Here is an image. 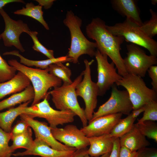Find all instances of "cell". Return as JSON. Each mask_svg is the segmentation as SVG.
<instances>
[{
  "mask_svg": "<svg viewBox=\"0 0 157 157\" xmlns=\"http://www.w3.org/2000/svg\"><path fill=\"white\" fill-rule=\"evenodd\" d=\"M105 22L99 17L93 18L86 27L88 37L94 40L97 49L109 57L114 64L118 74L123 76L127 74L124 60L120 53L121 45L124 40L122 36L114 35L106 28Z\"/></svg>",
  "mask_w": 157,
  "mask_h": 157,
  "instance_id": "obj_1",
  "label": "cell"
},
{
  "mask_svg": "<svg viewBox=\"0 0 157 157\" xmlns=\"http://www.w3.org/2000/svg\"><path fill=\"white\" fill-rule=\"evenodd\" d=\"M63 23L70 33L71 45L67 56L72 59V62L78 63L79 57L83 54L94 56L96 43L90 41L82 33L81 28L82 20L70 10L67 11Z\"/></svg>",
  "mask_w": 157,
  "mask_h": 157,
  "instance_id": "obj_2",
  "label": "cell"
},
{
  "mask_svg": "<svg viewBox=\"0 0 157 157\" xmlns=\"http://www.w3.org/2000/svg\"><path fill=\"white\" fill-rule=\"evenodd\" d=\"M8 64L18 71L25 75L31 82L34 92L35 97L31 106L35 105L44 99L49 92V89L62 85V81L50 74L48 69H42L26 66L16 59H11Z\"/></svg>",
  "mask_w": 157,
  "mask_h": 157,
  "instance_id": "obj_3",
  "label": "cell"
},
{
  "mask_svg": "<svg viewBox=\"0 0 157 157\" xmlns=\"http://www.w3.org/2000/svg\"><path fill=\"white\" fill-rule=\"evenodd\" d=\"M82 72L70 84H63L54 87L49 93L52 100L56 108L60 110H70L80 118L83 127L87 125V120L83 109L81 107L78 102L76 93L77 84L82 80Z\"/></svg>",
  "mask_w": 157,
  "mask_h": 157,
  "instance_id": "obj_4",
  "label": "cell"
},
{
  "mask_svg": "<svg viewBox=\"0 0 157 157\" xmlns=\"http://www.w3.org/2000/svg\"><path fill=\"white\" fill-rule=\"evenodd\" d=\"M136 24L126 18L122 22L113 26L106 25V28L112 35L122 36L124 40L147 49L150 55L157 56V42L144 33Z\"/></svg>",
  "mask_w": 157,
  "mask_h": 157,
  "instance_id": "obj_5",
  "label": "cell"
},
{
  "mask_svg": "<svg viewBox=\"0 0 157 157\" xmlns=\"http://www.w3.org/2000/svg\"><path fill=\"white\" fill-rule=\"evenodd\" d=\"M115 84L124 87L127 91L135 110L143 106L151 101H157V92L148 87L142 77L127 73Z\"/></svg>",
  "mask_w": 157,
  "mask_h": 157,
  "instance_id": "obj_6",
  "label": "cell"
},
{
  "mask_svg": "<svg viewBox=\"0 0 157 157\" xmlns=\"http://www.w3.org/2000/svg\"><path fill=\"white\" fill-rule=\"evenodd\" d=\"M49 94V92L42 101L26 107L24 113L33 118L39 117L45 119L51 128L73 122L74 117L76 116L75 113L70 110H57L53 109L48 101Z\"/></svg>",
  "mask_w": 157,
  "mask_h": 157,
  "instance_id": "obj_7",
  "label": "cell"
},
{
  "mask_svg": "<svg viewBox=\"0 0 157 157\" xmlns=\"http://www.w3.org/2000/svg\"><path fill=\"white\" fill-rule=\"evenodd\" d=\"M94 61H89L87 59L84 61L85 69L82 72L83 78L77 85L76 93L77 96L82 97L85 102L84 109L86 118L89 122L92 119L94 110L97 103V96L99 89L96 83L92 81L91 76V65Z\"/></svg>",
  "mask_w": 157,
  "mask_h": 157,
  "instance_id": "obj_8",
  "label": "cell"
},
{
  "mask_svg": "<svg viewBox=\"0 0 157 157\" xmlns=\"http://www.w3.org/2000/svg\"><path fill=\"white\" fill-rule=\"evenodd\" d=\"M126 46L127 56L123 60L127 73L144 77L149 68L157 64V56L147 55L143 49L135 44L131 43Z\"/></svg>",
  "mask_w": 157,
  "mask_h": 157,
  "instance_id": "obj_9",
  "label": "cell"
},
{
  "mask_svg": "<svg viewBox=\"0 0 157 157\" xmlns=\"http://www.w3.org/2000/svg\"><path fill=\"white\" fill-rule=\"evenodd\" d=\"M111 95L108 99L94 112L91 120L104 115L121 113L129 115L133 107L127 91L120 90L114 84L112 86Z\"/></svg>",
  "mask_w": 157,
  "mask_h": 157,
  "instance_id": "obj_10",
  "label": "cell"
},
{
  "mask_svg": "<svg viewBox=\"0 0 157 157\" xmlns=\"http://www.w3.org/2000/svg\"><path fill=\"white\" fill-rule=\"evenodd\" d=\"M94 56L97 63L99 95H104L122 76L116 72L114 63L108 62V56L101 53L97 49Z\"/></svg>",
  "mask_w": 157,
  "mask_h": 157,
  "instance_id": "obj_11",
  "label": "cell"
},
{
  "mask_svg": "<svg viewBox=\"0 0 157 157\" xmlns=\"http://www.w3.org/2000/svg\"><path fill=\"white\" fill-rule=\"evenodd\" d=\"M0 14L5 24V30L0 34L4 45L7 47L14 46L24 52L25 50L20 42L19 37L23 33L29 34L30 30L27 24L22 20L12 19L3 8L0 9Z\"/></svg>",
  "mask_w": 157,
  "mask_h": 157,
  "instance_id": "obj_12",
  "label": "cell"
},
{
  "mask_svg": "<svg viewBox=\"0 0 157 157\" xmlns=\"http://www.w3.org/2000/svg\"><path fill=\"white\" fill-rule=\"evenodd\" d=\"M51 129L54 138L68 147L79 149L89 145L88 138L75 125L69 124L63 128Z\"/></svg>",
  "mask_w": 157,
  "mask_h": 157,
  "instance_id": "obj_13",
  "label": "cell"
},
{
  "mask_svg": "<svg viewBox=\"0 0 157 157\" xmlns=\"http://www.w3.org/2000/svg\"><path fill=\"white\" fill-rule=\"evenodd\" d=\"M19 116L21 119L25 121L33 129L35 138L43 140L52 148L62 151L76 150L74 148L68 147L56 140L52 134L51 127L48 126L46 123L35 119L24 113Z\"/></svg>",
  "mask_w": 157,
  "mask_h": 157,
  "instance_id": "obj_14",
  "label": "cell"
},
{
  "mask_svg": "<svg viewBox=\"0 0 157 157\" xmlns=\"http://www.w3.org/2000/svg\"><path fill=\"white\" fill-rule=\"evenodd\" d=\"M122 115L119 113L98 117L89 122L88 125L80 130L88 138L109 134Z\"/></svg>",
  "mask_w": 157,
  "mask_h": 157,
  "instance_id": "obj_15",
  "label": "cell"
},
{
  "mask_svg": "<svg viewBox=\"0 0 157 157\" xmlns=\"http://www.w3.org/2000/svg\"><path fill=\"white\" fill-rule=\"evenodd\" d=\"M62 151L52 148L43 140L35 138L30 149L25 151L13 154L15 156L33 155L41 157H71L76 150Z\"/></svg>",
  "mask_w": 157,
  "mask_h": 157,
  "instance_id": "obj_16",
  "label": "cell"
},
{
  "mask_svg": "<svg viewBox=\"0 0 157 157\" xmlns=\"http://www.w3.org/2000/svg\"><path fill=\"white\" fill-rule=\"evenodd\" d=\"M121 147H124L132 152L147 147L151 144L134 124L130 130L119 138Z\"/></svg>",
  "mask_w": 157,
  "mask_h": 157,
  "instance_id": "obj_17",
  "label": "cell"
},
{
  "mask_svg": "<svg viewBox=\"0 0 157 157\" xmlns=\"http://www.w3.org/2000/svg\"><path fill=\"white\" fill-rule=\"evenodd\" d=\"M112 5L114 9L123 17L141 26L143 24L139 11L134 0H112Z\"/></svg>",
  "mask_w": 157,
  "mask_h": 157,
  "instance_id": "obj_18",
  "label": "cell"
},
{
  "mask_svg": "<svg viewBox=\"0 0 157 157\" xmlns=\"http://www.w3.org/2000/svg\"><path fill=\"white\" fill-rule=\"evenodd\" d=\"M88 138L90 146L87 153L90 156L98 157L111 152L115 138L110 137L109 134Z\"/></svg>",
  "mask_w": 157,
  "mask_h": 157,
  "instance_id": "obj_19",
  "label": "cell"
},
{
  "mask_svg": "<svg viewBox=\"0 0 157 157\" xmlns=\"http://www.w3.org/2000/svg\"><path fill=\"white\" fill-rule=\"evenodd\" d=\"M31 83L25 75L18 71L11 79L0 83V100L7 95L22 91L31 84Z\"/></svg>",
  "mask_w": 157,
  "mask_h": 157,
  "instance_id": "obj_20",
  "label": "cell"
},
{
  "mask_svg": "<svg viewBox=\"0 0 157 157\" xmlns=\"http://www.w3.org/2000/svg\"><path fill=\"white\" fill-rule=\"evenodd\" d=\"M3 55H12L18 57L20 59V63L28 67L34 66L42 69L48 68L49 66L51 64L60 62H72V59L68 57L67 55L53 59L40 60H31L26 58L19 54L18 51L13 50L7 51L3 53Z\"/></svg>",
  "mask_w": 157,
  "mask_h": 157,
  "instance_id": "obj_21",
  "label": "cell"
},
{
  "mask_svg": "<svg viewBox=\"0 0 157 157\" xmlns=\"http://www.w3.org/2000/svg\"><path fill=\"white\" fill-rule=\"evenodd\" d=\"M35 97L33 87L30 84L22 91L15 93L0 101V111L11 108L17 104L32 101Z\"/></svg>",
  "mask_w": 157,
  "mask_h": 157,
  "instance_id": "obj_22",
  "label": "cell"
},
{
  "mask_svg": "<svg viewBox=\"0 0 157 157\" xmlns=\"http://www.w3.org/2000/svg\"><path fill=\"white\" fill-rule=\"evenodd\" d=\"M31 102L22 104L17 107L0 113V128L5 132H10L13 122L18 116L24 113V109Z\"/></svg>",
  "mask_w": 157,
  "mask_h": 157,
  "instance_id": "obj_23",
  "label": "cell"
},
{
  "mask_svg": "<svg viewBox=\"0 0 157 157\" xmlns=\"http://www.w3.org/2000/svg\"><path fill=\"white\" fill-rule=\"evenodd\" d=\"M42 8V7L39 5H35L32 2L28 3L26 4L25 8L23 7L22 9L14 11V13L31 17L38 21L46 30H48L49 28L44 19Z\"/></svg>",
  "mask_w": 157,
  "mask_h": 157,
  "instance_id": "obj_24",
  "label": "cell"
},
{
  "mask_svg": "<svg viewBox=\"0 0 157 157\" xmlns=\"http://www.w3.org/2000/svg\"><path fill=\"white\" fill-rule=\"evenodd\" d=\"M11 140L13 143L10 146V148L13 153L15 150L19 148H23L26 150L29 149L34 143L31 128L29 126L25 132L12 135Z\"/></svg>",
  "mask_w": 157,
  "mask_h": 157,
  "instance_id": "obj_25",
  "label": "cell"
},
{
  "mask_svg": "<svg viewBox=\"0 0 157 157\" xmlns=\"http://www.w3.org/2000/svg\"><path fill=\"white\" fill-rule=\"evenodd\" d=\"M48 69L50 74L63 81V84L68 85L72 83L71 79V71L63 63L59 62L51 64L49 66Z\"/></svg>",
  "mask_w": 157,
  "mask_h": 157,
  "instance_id": "obj_26",
  "label": "cell"
},
{
  "mask_svg": "<svg viewBox=\"0 0 157 157\" xmlns=\"http://www.w3.org/2000/svg\"><path fill=\"white\" fill-rule=\"evenodd\" d=\"M136 119L133 117L131 113L126 117L121 118L109 134V136L111 138H120L130 130Z\"/></svg>",
  "mask_w": 157,
  "mask_h": 157,
  "instance_id": "obj_27",
  "label": "cell"
},
{
  "mask_svg": "<svg viewBox=\"0 0 157 157\" xmlns=\"http://www.w3.org/2000/svg\"><path fill=\"white\" fill-rule=\"evenodd\" d=\"M135 124L143 135L157 142V124L155 121L147 120Z\"/></svg>",
  "mask_w": 157,
  "mask_h": 157,
  "instance_id": "obj_28",
  "label": "cell"
},
{
  "mask_svg": "<svg viewBox=\"0 0 157 157\" xmlns=\"http://www.w3.org/2000/svg\"><path fill=\"white\" fill-rule=\"evenodd\" d=\"M151 17L149 20L143 23L140 26V29L151 38L157 34V13L150 9Z\"/></svg>",
  "mask_w": 157,
  "mask_h": 157,
  "instance_id": "obj_29",
  "label": "cell"
},
{
  "mask_svg": "<svg viewBox=\"0 0 157 157\" xmlns=\"http://www.w3.org/2000/svg\"><path fill=\"white\" fill-rule=\"evenodd\" d=\"M12 136L11 132H5L0 128V157H11L12 155L8 144Z\"/></svg>",
  "mask_w": 157,
  "mask_h": 157,
  "instance_id": "obj_30",
  "label": "cell"
},
{
  "mask_svg": "<svg viewBox=\"0 0 157 157\" xmlns=\"http://www.w3.org/2000/svg\"><path fill=\"white\" fill-rule=\"evenodd\" d=\"M1 39L0 34V40ZM17 70L10 65L0 55V83L8 81L16 75Z\"/></svg>",
  "mask_w": 157,
  "mask_h": 157,
  "instance_id": "obj_31",
  "label": "cell"
},
{
  "mask_svg": "<svg viewBox=\"0 0 157 157\" xmlns=\"http://www.w3.org/2000/svg\"><path fill=\"white\" fill-rule=\"evenodd\" d=\"M143 116L138 120L137 123H141L147 120H157V101H151L144 106Z\"/></svg>",
  "mask_w": 157,
  "mask_h": 157,
  "instance_id": "obj_32",
  "label": "cell"
},
{
  "mask_svg": "<svg viewBox=\"0 0 157 157\" xmlns=\"http://www.w3.org/2000/svg\"><path fill=\"white\" fill-rule=\"evenodd\" d=\"M38 34L37 32L31 31L28 34L31 38L33 42V49L37 52L42 53L49 59L54 58L53 50L47 49L40 42L37 37Z\"/></svg>",
  "mask_w": 157,
  "mask_h": 157,
  "instance_id": "obj_33",
  "label": "cell"
},
{
  "mask_svg": "<svg viewBox=\"0 0 157 157\" xmlns=\"http://www.w3.org/2000/svg\"><path fill=\"white\" fill-rule=\"evenodd\" d=\"M29 126L24 120L21 119L12 128L11 133L12 135H15L21 134L26 131Z\"/></svg>",
  "mask_w": 157,
  "mask_h": 157,
  "instance_id": "obj_34",
  "label": "cell"
},
{
  "mask_svg": "<svg viewBox=\"0 0 157 157\" xmlns=\"http://www.w3.org/2000/svg\"><path fill=\"white\" fill-rule=\"evenodd\" d=\"M137 152V157H157V150L155 148L145 147Z\"/></svg>",
  "mask_w": 157,
  "mask_h": 157,
  "instance_id": "obj_35",
  "label": "cell"
},
{
  "mask_svg": "<svg viewBox=\"0 0 157 157\" xmlns=\"http://www.w3.org/2000/svg\"><path fill=\"white\" fill-rule=\"evenodd\" d=\"M147 72L152 80V89L157 92V66L154 65L151 66Z\"/></svg>",
  "mask_w": 157,
  "mask_h": 157,
  "instance_id": "obj_36",
  "label": "cell"
},
{
  "mask_svg": "<svg viewBox=\"0 0 157 157\" xmlns=\"http://www.w3.org/2000/svg\"><path fill=\"white\" fill-rule=\"evenodd\" d=\"M120 147L119 138H115L112 149L109 157H119Z\"/></svg>",
  "mask_w": 157,
  "mask_h": 157,
  "instance_id": "obj_37",
  "label": "cell"
},
{
  "mask_svg": "<svg viewBox=\"0 0 157 157\" xmlns=\"http://www.w3.org/2000/svg\"><path fill=\"white\" fill-rule=\"evenodd\" d=\"M137 152H132L124 147H121L119 157H135Z\"/></svg>",
  "mask_w": 157,
  "mask_h": 157,
  "instance_id": "obj_38",
  "label": "cell"
},
{
  "mask_svg": "<svg viewBox=\"0 0 157 157\" xmlns=\"http://www.w3.org/2000/svg\"><path fill=\"white\" fill-rule=\"evenodd\" d=\"M36 1L37 2L39 5L43 6L44 8L47 9L50 8L53 3V2L55 1L54 0H36Z\"/></svg>",
  "mask_w": 157,
  "mask_h": 157,
  "instance_id": "obj_39",
  "label": "cell"
},
{
  "mask_svg": "<svg viewBox=\"0 0 157 157\" xmlns=\"http://www.w3.org/2000/svg\"><path fill=\"white\" fill-rule=\"evenodd\" d=\"M88 148H87L76 149L71 157H85L87 153Z\"/></svg>",
  "mask_w": 157,
  "mask_h": 157,
  "instance_id": "obj_40",
  "label": "cell"
},
{
  "mask_svg": "<svg viewBox=\"0 0 157 157\" xmlns=\"http://www.w3.org/2000/svg\"><path fill=\"white\" fill-rule=\"evenodd\" d=\"M13 2L25 3L24 1L22 0H0V9L3 8L7 4Z\"/></svg>",
  "mask_w": 157,
  "mask_h": 157,
  "instance_id": "obj_41",
  "label": "cell"
},
{
  "mask_svg": "<svg viewBox=\"0 0 157 157\" xmlns=\"http://www.w3.org/2000/svg\"><path fill=\"white\" fill-rule=\"evenodd\" d=\"M144 110V106L140 108L135 110H133L131 113L133 117L136 119L137 117Z\"/></svg>",
  "mask_w": 157,
  "mask_h": 157,
  "instance_id": "obj_42",
  "label": "cell"
},
{
  "mask_svg": "<svg viewBox=\"0 0 157 157\" xmlns=\"http://www.w3.org/2000/svg\"><path fill=\"white\" fill-rule=\"evenodd\" d=\"M110 153H107L98 157H109ZM85 157H92L89 155L87 154L85 155Z\"/></svg>",
  "mask_w": 157,
  "mask_h": 157,
  "instance_id": "obj_43",
  "label": "cell"
},
{
  "mask_svg": "<svg viewBox=\"0 0 157 157\" xmlns=\"http://www.w3.org/2000/svg\"><path fill=\"white\" fill-rule=\"evenodd\" d=\"M151 3L153 5H156L157 3V0H151Z\"/></svg>",
  "mask_w": 157,
  "mask_h": 157,
  "instance_id": "obj_44",
  "label": "cell"
},
{
  "mask_svg": "<svg viewBox=\"0 0 157 157\" xmlns=\"http://www.w3.org/2000/svg\"><path fill=\"white\" fill-rule=\"evenodd\" d=\"M135 157H137V154Z\"/></svg>",
  "mask_w": 157,
  "mask_h": 157,
  "instance_id": "obj_45",
  "label": "cell"
}]
</instances>
